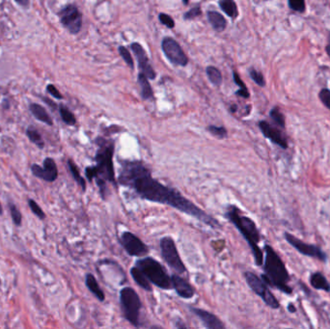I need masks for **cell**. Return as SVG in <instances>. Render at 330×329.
I'll return each mask as SVG.
<instances>
[{"label": "cell", "instance_id": "cell-29", "mask_svg": "<svg viewBox=\"0 0 330 329\" xmlns=\"http://www.w3.org/2000/svg\"><path fill=\"white\" fill-rule=\"evenodd\" d=\"M233 77L235 83H236V85H238V86H239V88H240L239 90H237V91L236 92V96H238V97H244V98H248L250 95H249V92H248V90H247V88H246V86H245L244 82H243V81L240 79L239 76H238V74H237L236 72H235V71L233 72Z\"/></svg>", "mask_w": 330, "mask_h": 329}, {"label": "cell", "instance_id": "cell-10", "mask_svg": "<svg viewBox=\"0 0 330 329\" xmlns=\"http://www.w3.org/2000/svg\"><path fill=\"white\" fill-rule=\"evenodd\" d=\"M161 48L167 59L176 66L185 67L189 63V58L179 43L170 37L162 40Z\"/></svg>", "mask_w": 330, "mask_h": 329}, {"label": "cell", "instance_id": "cell-11", "mask_svg": "<svg viewBox=\"0 0 330 329\" xmlns=\"http://www.w3.org/2000/svg\"><path fill=\"white\" fill-rule=\"evenodd\" d=\"M119 241L125 251L133 257H142L148 254L149 247L132 232L123 233L119 238Z\"/></svg>", "mask_w": 330, "mask_h": 329}, {"label": "cell", "instance_id": "cell-39", "mask_svg": "<svg viewBox=\"0 0 330 329\" xmlns=\"http://www.w3.org/2000/svg\"><path fill=\"white\" fill-rule=\"evenodd\" d=\"M201 8L200 6H197V7H193L192 9H190L189 12H187L184 16V19L186 20H193L195 18L199 17L201 15Z\"/></svg>", "mask_w": 330, "mask_h": 329}, {"label": "cell", "instance_id": "cell-3", "mask_svg": "<svg viewBox=\"0 0 330 329\" xmlns=\"http://www.w3.org/2000/svg\"><path fill=\"white\" fill-rule=\"evenodd\" d=\"M264 249L266 257L263 264L264 274L262 275V279L267 285L278 289L286 294H291L292 289L289 286L290 274L284 262L271 245L266 244Z\"/></svg>", "mask_w": 330, "mask_h": 329}, {"label": "cell", "instance_id": "cell-4", "mask_svg": "<svg viewBox=\"0 0 330 329\" xmlns=\"http://www.w3.org/2000/svg\"><path fill=\"white\" fill-rule=\"evenodd\" d=\"M242 213L236 206L231 205L227 209L226 216L247 241L249 247L251 248L255 264L258 267H262L264 264V254L259 247L261 235L252 219Z\"/></svg>", "mask_w": 330, "mask_h": 329}, {"label": "cell", "instance_id": "cell-36", "mask_svg": "<svg viewBox=\"0 0 330 329\" xmlns=\"http://www.w3.org/2000/svg\"><path fill=\"white\" fill-rule=\"evenodd\" d=\"M289 6L291 10L303 13L305 11V0H288Z\"/></svg>", "mask_w": 330, "mask_h": 329}, {"label": "cell", "instance_id": "cell-20", "mask_svg": "<svg viewBox=\"0 0 330 329\" xmlns=\"http://www.w3.org/2000/svg\"><path fill=\"white\" fill-rule=\"evenodd\" d=\"M131 275L133 277V279L136 281V284L142 288L143 290L146 291H152L153 290V287H152V283L150 282V280L147 278V276L144 274V272L141 271L140 269H138L137 267H134L131 269Z\"/></svg>", "mask_w": 330, "mask_h": 329}, {"label": "cell", "instance_id": "cell-37", "mask_svg": "<svg viewBox=\"0 0 330 329\" xmlns=\"http://www.w3.org/2000/svg\"><path fill=\"white\" fill-rule=\"evenodd\" d=\"M158 19H159V21L162 24H164L166 27H168V28H174L175 27V21L169 15L161 13V14H159Z\"/></svg>", "mask_w": 330, "mask_h": 329}, {"label": "cell", "instance_id": "cell-12", "mask_svg": "<svg viewBox=\"0 0 330 329\" xmlns=\"http://www.w3.org/2000/svg\"><path fill=\"white\" fill-rule=\"evenodd\" d=\"M284 237L291 244V246L295 250L299 252L300 254H302L304 256H308V257L319 259L322 262H326L327 261L328 257H327L326 253L323 251L319 246L314 245V244L306 243V242L298 239L296 236H294L293 235L289 234V233H285L284 234Z\"/></svg>", "mask_w": 330, "mask_h": 329}, {"label": "cell", "instance_id": "cell-35", "mask_svg": "<svg viewBox=\"0 0 330 329\" xmlns=\"http://www.w3.org/2000/svg\"><path fill=\"white\" fill-rule=\"evenodd\" d=\"M249 75H250V77L252 78L253 81H254L256 84H258L259 86L264 87V86L266 85V81H265V78H264L263 74L260 73L259 71H257L256 69L251 68V69L249 70Z\"/></svg>", "mask_w": 330, "mask_h": 329}, {"label": "cell", "instance_id": "cell-42", "mask_svg": "<svg viewBox=\"0 0 330 329\" xmlns=\"http://www.w3.org/2000/svg\"><path fill=\"white\" fill-rule=\"evenodd\" d=\"M43 99H44V101H45L46 103H47L52 109H56V108H57V104H56L55 102H53L51 99H49L48 97H43Z\"/></svg>", "mask_w": 330, "mask_h": 329}, {"label": "cell", "instance_id": "cell-32", "mask_svg": "<svg viewBox=\"0 0 330 329\" xmlns=\"http://www.w3.org/2000/svg\"><path fill=\"white\" fill-rule=\"evenodd\" d=\"M9 208H10L11 217H12V220H13L14 224L16 226H20L21 222H22V215L20 213V210L17 208V206L15 204H12V203H10Z\"/></svg>", "mask_w": 330, "mask_h": 329}, {"label": "cell", "instance_id": "cell-48", "mask_svg": "<svg viewBox=\"0 0 330 329\" xmlns=\"http://www.w3.org/2000/svg\"><path fill=\"white\" fill-rule=\"evenodd\" d=\"M3 214V209H2V206H1V203H0V215Z\"/></svg>", "mask_w": 330, "mask_h": 329}, {"label": "cell", "instance_id": "cell-25", "mask_svg": "<svg viewBox=\"0 0 330 329\" xmlns=\"http://www.w3.org/2000/svg\"><path fill=\"white\" fill-rule=\"evenodd\" d=\"M68 167H69V170L71 172V174L73 176V178L75 179V181L77 182L78 184V186L82 188L83 191L86 190V182L85 180L81 177L80 175V172L78 170V166L77 164L72 160V159H68Z\"/></svg>", "mask_w": 330, "mask_h": 329}, {"label": "cell", "instance_id": "cell-31", "mask_svg": "<svg viewBox=\"0 0 330 329\" xmlns=\"http://www.w3.org/2000/svg\"><path fill=\"white\" fill-rule=\"evenodd\" d=\"M208 131L213 135V136L219 138V139H223L226 138L228 136V132L224 127H219V126H214L211 125L208 127Z\"/></svg>", "mask_w": 330, "mask_h": 329}, {"label": "cell", "instance_id": "cell-7", "mask_svg": "<svg viewBox=\"0 0 330 329\" xmlns=\"http://www.w3.org/2000/svg\"><path fill=\"white\" fill-rule=\"evenodd\" d=\"M159 246L163 260L173 271L178 274L187 272V268L182 261L175 241L171 236H163L159 241Z\"/></svg>", "mask_w": 330, "mask_h": 329}, {"label": "cell", "instance_id": "cell-40", "mask_svg": "<svg viewBox=\"0 0 330 329\" xmlns=\"http://www.w3.org/2000/svg\"><path fill=\"white\" fill-rule=\"evenodd\" d=\"M47 92L48 94H50L52 97L57 98V99H62L63 98L62 94L59 92L58 89L53 84H47Z\"/></svg>", "mask_w": 330, "mask_h": 329}, {"label": "cell", "instance_id": "cell-19", "mask_svg": "<svg viewBox=\"0 0 330 329\" xmlns=\"http://www.w3.org/2000/svg\"><path fill=\"white\" fill-rule=\"evenodd\" d=\"M29 110L32 113V115L35 117L38 121L47 125V126H53V121L46 108L38 103H30L29 104Z\"/></svg>", "mask_w": 330, "mask_h": 329}, {"label": "cell", "instance_id": "cell-46", "mask_svg": "<svg viewBox=\"0 0 330 329\" xmlns=\"http://www.w3.org/2000/svg\"><path fill=\"white\" fill-rule=\"evenodd\" d=\"M231 111H232L233 113L234 112H236V105H233V106L231 107Z\"/></svg>", "mask_w": 330, "mask_h": 329}, {"label": "cell", "instance_id": "cell-8", "mask_svg": "<svg viewBox=\"0 0 330 329\" xmlns=\"http://www.w3.org/2000/svg\"><path fill=\"white\" fill-rule=\"evenodd\" d=\"M244 278L249 288L257 295H259L269 307L272 309H278L280 307L278 300L272 294V291L268 288V285L262 278H259L255 273L250 271H246L244 273Z\"/></svg>", "mask_w": 330, "mask_h": 329}, {"label": "cell", "instance_id": "cell-17", "mask_svg": "<svg viewBox=\"0 0 330 329\" xmlns=\"http://www.w3.org/2000/svg\"><path fill=\"white\" fill-rule=\"evenodd\" d=\"M171 280H172L173 289L175 290L179 296L185 299H190L194 296L195 290L193 287L184 277L178 274H173L171 276Z\"/></svg>", "mask_w": 330, "mask_h": 329}, {"label": "cell", "instance_id": "cell-34", "mask_svg": "<svg viewBox=\"0 0 330 329\" xmlns=\"http://www.w3.org/2000/svg\"><path fill=\"white\" fill-rule=\"evenodd\" d=\"M28 206H29L31 212L34 213L39 219H41V220L46 219V213H44L42 208L38 205V203H36L33 199L28 200Z\"/></svg>", "mask_w": 330, "mask_h": 329}, {"label": "cell", "instance_id": "cell-30", "mask_svg": "<svg viewBox=\"0 0 330 329\" xmlns=\"http://www.w3.org/2000/svg\"><path fill=\"white\" fill-rule=\"evenodd\" d=\"M270 116L272 118L273 123L283 129H285V117L282 114V112L280 111L279 107H273L271 110Z\"/></svg>", "mask_w": 330, "mask_h": 329}, {"label": "cell", "instance_id": "cell-22", "mask_svg": "<svg viewBox=\"0 0 330 329\" xmlns=\"http://www.w3.org/2000/svg\"><path fill=\"white\" fill-rule=\"evenodd\" d=\"M207 16H208L209 22L211 23V25L213 26L215 31L222 32L225 30L227 26V21L221 14L215 11H209Z\"/></svg>", "mask_w": 330, "mask_h": 329}, {"label": "cell", "instance_id": "cell-13", "mask_svg": "<svg viewBox=\"0 0 330 329\" xmlns=\"http://www.w3.org/2000/svg\"><path fill=\"white\" fill-rule=\"evenodd\" d=\"M259 128L264 136L270 139L273 144L279 146L282 149H288V140L284 129L275 125L271 124L267 121H260Z\"/></svg>", "mask_w": 330, "mask_h": 329}, {"label": "cell", "instance_id": "cell-14", "mask_svg": "<svg viewBox=\"0 0 330 329\" xmlns=\"http://www.w3.org/2000/svg\"><path fill=\"white\" fill-rule=\"evenodd\" d=\"M31 172L35 177L39 178L43 181L53 183L58 178V169L55 160L52 157H46L43 162V166L38 164H32Z\"/></svg>", "mask_w": 330, "mask_h": 329}, {"label": "cell", "instance_id": "cell-1", "mask_svg": "<svg viewBox=\"0 0 330 329\" xmlns=\"http://www.w3.org/2000/svg\"><path fill=\"white\" fill-rule=\"evenodd\" d=\"M118 183L122 187L133 189L141 199L168 205L182 213L194 217L214 230L222 228L217 219L200 209L180 191L153 178L151 170L141 160L121 161Z\"/></svg>", "mask_w": 330, "mask_h": 329}, {"label": "cell", "instance_id": "cell-38", "mask_svg": "<svg viewBox=\"0 0 330 329\" xmlns=\"http://www.w3.org/2000/svg\"><path fill=\"white\" fill-rule=\"evenodd\" d=\"M319 97H320L321 101L324 103V105L330 110V90L322 89L319 94Z\"/></svg>", "mask_w": 330, "mask_h": 329}, {"label": "cell", "instance_id": "cell-2", "mask_svg": "<svg viewBox=\"0 0 330 329\" xmlns=\"http://www.w3.org/2000/svg\"><path fill=\"white\" fill-rule=\"evenodd\" d=\"M97 153L95 155L96 164L88 166L85 169V175L89 182L96 181L99 193L103 200L106 199L108 192L107 184L110 183L117 186L115 170L113 164V156L115 151V143L112 139L105 137H97L96 139Z\"/></svg>", "mask_w": 330, "mask_h": 329}, {"label": "cell", "instance_id": "cell-28", "mask_svg": "<svg viewBox=\"0 0 330 329\" xmlns=\"http://www.w3.org/2000/svg\"><path fill=\"white\" fill-rule=\"evenodd\" d=\"M206 73H207V76H208V78L210 79V81L214 85H215V86L221 85L222 79H223L222 78V74H221V72L216 67L209 66L206 69Z\"/></svg>", "mask_w": 330, "mask_h": 329}, {"label": "cell", "instance_id": "cell-5", "mask_svg": "<svg viewBox=\"0 0 330 329\" xmlns=\"http://www.w3.org/2000/svg\"><path fill=\"white\" fill-rule=\"evenodd\" d=\"M136 267L143 271L150 282L157 288L164 290L173 289L171 276H169L163 266L153 257H145L137 260Z\"/></svg>", "mask_w": 330, "mask_h": 329}, {"label": "cell", "instance_id": "cell-44", "mask_svg": "<svg viewBox=\"0 0 330 329\" xmlns=\"http://www.w3.org/2000/svg\"><path fill=\"white\" fill-rule=\"evenodd\" d=\"M327 52H328V54H329V56H330V35H329V39H328V45H327Z\"/></svg>", "mask_w": 330, "mask_h": 329}, {"label": "cell", "instance_id": "cell-6", "mask_svg": "<svg viewBox=\"0 0 330 329\" xmlns=\"http://www.w3.org/2000/svg\"><path fill=\"white\" fill-rule=\"evenodd\" d=\"M120 304L125 319L134 327H141V299L135 289L125 287L120 290Z\"/></svg>", "mask_w": 330, "mask_h": 329}, {"label": "cell", "instance_id": "cell-23", "mask_svg": "<svg viewBox=\"0 0 330 329\" xmlns=\"http://www.w3.org/2000/svg\"><path fill=\"white\" fill-rule=\"evenodd\" d=\"M138 83L141 88V97L143 99H150L154 97V91L148 81V78L142 73L138 76Z\"/></svg>", "mask_w": 330, "mask_h": 329}, {"label": "cell", "instance_id": "cell-24", "mask_svg": "<svg viewBox=\"0 0 330 329\" xmlns=\"http://www.w3.org/2000/svg\"><path fill=\"white\" fill-rule=\"evenodd\" d=\"M219 7L231 19L234 20L237 18L238 10L236 3L234 0H219Z\"/></svg>", "mask_w": 330, "mask_h": 329}, {"label": "cell", "instance_id": "cell-21", "mask_svg": "<svg viewBox=\"0 0 330 329\" xmlns=\"http://www.w3.org/2000/svg\"><path fill=\"white\" fill-rule=\"evenodd\" d=\"M311 286L316 290H325L327 292L330 291V284L322 272H313L310 275Z\"/></svg>", "mask_w": 330, "mask_h": 329}, {"label": "cell", "instance_id": "cell-41", "mask_svg": "<svg viewBox=\"0 0 330 329\" xmlns=\"http://www.w3.org/2000/svg\"><path fill=\"white\" fill-rule=\"evenodd\" d=\"M174 327H175L176 329H187L188 328V326L181 319H178L177 321L174 322Z\"/></svg>", "mask_w": 330, "mask_h": 329}, {"label": "cell", "instance_id": "cell-9", "mask_svg": "<svg viewBox=\"0 0 330 329\" xmlns=\"http://www.w3.org/2000/svg\"><path fill=\"white\" fill-rule=\"evenodd\" d=\"M58 16L60 22L70 33L78 34L80 31L82 27V15L76 5L69 4L63 7Z\"/></svg>", "mask_w": 330, "mask_h": 329}, {"label": "cell", "instance_id": "cell-16", "mask_svg": "<svg viewBox=\"0 0 330 329\" xmlns=\"http://www.w3.org/2000/svg\"><path fill=\"white\" fill-rule=\"evenodd\" d=\"M190 311L194 314L196 317L199 318V320L204 324V326L209 329H225V325L220 321L219 318H217L214 314L200 308L191 307Z\"/></svg>", "mask_w": 330, "mask_h": 329}, {"label": "cell", "instance_id": "cell-18", "mask_svg": "<svg viewBox=\"0 0 330 329\" xmlns=\"http://www.w3.org/2000/svg\"><path fill=\"white\" fill-rule=\"evenodd\" d=\"M85 284L86 287L88 288V290H90L97 298L98 301L103 302L105 300V294L103 292V290L100 289L98 283H97V279L95 278V276L92 273H87L85 276Z\"/></svg>", "mask_w": 330, "mask_h": 329}, {"label": "cell", "instance_id": "cell-45", "mask_svg": "<svg viewBox=\"0 0 330 329\" xmlns=\"http://www.w3.org/2000/svg\"><path fill=\"white\" fill-rule=\"evenodd\" d=\"M289 311H290V312H295V308H294V306H293V305H291V304H290V305H289Z\"/></svg>", "mask_w": 330, "mask_h": 329}, {"label": "cell", "instance_id": "cell-26", "mask_svg": "<svg viewBox=\"0 0 330 329\" xmlns=\"http://www.w3.org/2000/svg\"><path fill=\"white\" fill-rule=\"evenodd\" d=\"M58 107L59 113L62 118V121L68 126H75L77 124V119L74 113L64 104H60Z\"/></svg>", "mask_w": 330, "mask_h": 329}, {"label": "cell", "instance_id": "cell-47", "mask_svg": "<svg viewBox=\"0 0 330 329\" xmlns=\"http://www.w3.org/2000/svg\"><path fill=\"white\" fill-rule=\"evenodd\" d=\"M183 2H184V4H185V5H189V0H183Z\"/></svg>", "mask_w": 330, "mask_h": 329}, {"label": "cell", "instance_id": "cell-43", "mask_svg": "<svg viewBox=\"0 0 330 329\" xmlns=\"http://www.w3.org/2000/svg\"><path fill=\"white\" fill-rule=\"evenodd\" d=\"M15 1L20 6L25 7V8H28L30 5V0H15Z\"/></svg>", "mask_w": 330, "mask_h": 329}, {"label": "cell", "instance_id": "cell-33", "mask_svg": "<svg viewBox=\"0 0 330 329\" xmlns=\"http://www.w3.org/2000/svg\"><path fill=\"white\" fill-rule=\"evenodd\" d=\"M118 51H119L120 55L122 56V58L124 59V61L127 63V65L131 69H134L135 68V63H134V59L132 57L130 51L125 47H122V46L118 47Z\"/></svg>", "mask_w": 330, "mask_h": 329}, {"label": "cell", "instance_id": "cell-27", "mask_svg": "<svg viewBox=\"0 0 330 329\" xmlns=\"http://www.w3.org/2000/svg\"><path fill=\"white\" fill-rule=\"evenodd\" d=\"M26 136L28 137V139L32 143H34L36 146H38V148H40V149L45 148V141H44L43 137L40 135L39 132L37 130H35L33 127H29L26 130Z\"/></svg>", "mask_w": 330, "mask_h": 329}, {"label": "cell", "instance_id": "cell-15", "mask_svg": "<svg viewBox=\"0 0 330 329\" xmlns=\"http://www.w3.org/2000/svg\"><path fill=\"white\" fill-rule=\"evenodd\" d=\"M131 47L136 54V59L138 61V66H139V69H140L141 73L144 76H146L147 78L155 79L156 74H155V70L153 69L152 65L150 64V61H149L147 53H146L145 49L143 48V47L138 43H134V44L131 45Z\"/></svg>", "mask_w": 330, "mask_h": 329}]
</instances>
